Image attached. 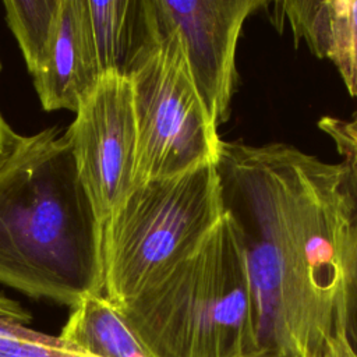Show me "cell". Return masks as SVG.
<instances>
[{
  "mask_svg": "<svg viewBox=\"0 0 357 357\" xmlns=\"http://www.w3.org/2000/svg\"><path fill=\"white\" fill-rule=\"evenodd\" d=\"M100 77L86 0H61L49 53L32 75L42 107L75 113Z\"/></svg>",
  "mask_w": 357,
  "mask_h": 357,
  "instance_id": "ba28073f",
  "label": "cell"
},
{
  "mask_svg": "<svg viewBox=\"0 0 357 357\" xmlns=\"http://www.w3.org/2000/svg\"><path fill=\"white\" fill-rule=\"evenodd\" d=\"M225 213L218 162L135 185L103 226L105 297L120 308L156 284Z\"/></svg>",
  "mask_w": 357,
  "mask_h": 357,
  "instance_id": "277c9868",
  "label": "cell"
},
{
  "mask_svg": "<svg viewBox=\"0 0 357 357\" xmlns=\"http://www.w3.org/2000/svg\"><path fill=\"white\" fill-rule=\"evenodd\" d=\"M262 357H321L357 328V174L282 142L222 141Z\"/></svg>",
  "mask_w": 357,
  "mask_h": 357,
  "instance_id": "6da1fadb",
  "label": "cell"
},
{
  "mask_svg": "<svg viewBox=\"0 0 357 357\" xmlns=\"http://www.w3.org/2000/svg\"><path fill=\"white\" fill-rule=\"evenodd\" d=\"M321 357H357V351L349 335L339 333L326 344Z\"/></svg>",
  "mask_w": 357,
  "mask_h": 357,
  "instance_id": "9a60e30c",
  "label": "cell"
},
{
  "mask_svg": "<svg viewBox=\"0 0 357 357\" xmlns=\"http://www.w3.org/2000/svg\"><path fill=\"white\" fill-rule=\"evenodd\" d=\"M1 59H0V71H1ZM17 137V132L13 130V127L8 124V121L4 119V116L0 112V160L4 158L10 146L13 145L14 139Z\"/></svg>",
  "mask_w": 357,
  "mask_h": 357,
  "instance_id": "2e32d148",
  "label": "cell"
},
{
  "mask_svg": "<svg viewBox=\"0 0 357 357\" xmlns=\"http://www.w3.org/2000/svg\"><path fill=\"white\" fill-rule=\"evenodd\" d=\"M296 43L329 60L357 98V0H283L269 3Z\"/></svg>",
  "mask_w": 357,
  "mask_h": 357,
  "instance_id": "9c48e42d",
  "label": "cell"
},
{
  "mask_svg": "<svg viewBox=\"0 0 357 357\" xmlns=\"http://www.w3.org/2000/svg\"><path fill=\"white\" fill-rule=\"evenodd\" d=\"M319 127L333 139L340 155L357 153V116L353 121L326 117L319 121Z\"/></svg>",
  "mask_w": 357,
  "mask_h": 357,
  "instance_id": "5bb4252c",
  "label": "cell"
},
{
  "mask_svg": "<svg viewBox=\"0 0 357 357\" xmlns=\"http://www.w3.org/2000/svg\"><path fill=\"white\" fill-rule=\"evenodd\" d=\"M342 156L344 158L343 160H346L354 169V172L357 174V153H343Z\"/></svg>",
  "mask_w": 357,
  "mask_h": 357,
  "instance_id": "ac0fdd59",
  "label": "cell"
},
{
  "mask_svg": "<svg viewBox=\"0 0 357 357\" xmlns=\"http://www.w3.org/2000/svg\"><path fill=\"white\" fill-rule=\"evenodd\" d=\"M59 336L91 357H155L103 293L74 304Z\"/></svg>",
  "mask_w": 357,
  "mask_h": 357,
  "instance_id": "8fae6325",
  "label": "cell"
},
{
  "mask_svg": "<svg viewBox=\"0 0 357 357\" xmlns=\"http://www.w3.org/2000/svg\"><path fill=\"white\" fill-rule=\"evenodd\" d=\"M31 315L0 310V357H91L52 336L26 326Z\"/></svg>",
  "mask_w": 357,
  "mask_h": 357,
  "instance_id": "4fadbf2b",
  "label": "cell"
},
{
  "mask_svg": "<svg viewBox=\"0 0 357 357\" xmlns=\"http://www.w3.org/2000/svg\"><path fill=\"white\" fill-rule=\"evenodd\" d=\"M81 184L103 227L134 188L137 121L128 77L103 74L64 131Z\"/></svg>",
  "mask_w": 357,
  "mask_h": 357,
  "instance_id": "8992f818",
  "label": "cell"
},
{
  "mask_svg": "<svg viewBox=\"0 0 357 357\" xmlns=\"http://www.w3.org/2000/svg\"><path fill=\"white\" fill-rule=\"evenodd\" d=\"M116 310L155 357H262L243 237L227 211L187 259Z\"/></svg>",
  "mask_w": 357,
  "mask_h": 357,
  "instance_id": "3957f363",
  "label": "cell"
},
{
  "mask_svg": "<svg viewBox=\"0 0 357 357\" xmlns=\"http://www.w3.org/2000/svg\"><path fill=\"white\" fill-rule=\"evenodd\" d=\"M86 6L102 75L130 77L158 42L145 0H86Z\"/></svg>",
  "mask_w": 357,
  "mask_h": 357,
  "instance_id": "30bf717a",
  "label": "cell"
},
{
  "mask_svg": "<svg viewBox=\"0 0 357 357\" xmlns=\"http://www.w3.org/2000/svg\"><path fill=\"white\" fill-rule=\"evenodd\" d=\"M156 45L130 74L137 121L134 187L218 162L222 138L192 82L178 38Z\"/></svg>",
  "mask_w": 357,
  "mask_h": 357,
  "instance_id": "5b68a950",
  "label": "cell"
},
{
  "mask_svg": "<svg viewBox=\"0 0 357 357\" xmlns=\"http://www.w3.org/2000/svg\"><path fill=\"white\" fill-rule=\"evenodd\" d=\"M3 6L6 21L33 75L49 53L61 0H7Z\"/></svg>",
  "mask_w": 357,
  "mask_h": 357,
  "instance_id": "7c38bea8",
  "label": "cell"
},
{
  "mask_svg": "<svg viewBox=\"0 0 357 357\" xmlns=\"http://www.w3.org/2000/svg\"><path fill=\"white\" fill-rule=\"evenodd\" d=\"M102 238L61 128L17 134L0 160V283L73 307L103 293Z\"/></svg>",
  "mask_w": 357,
  "mask_h": 357,
  "instance_id": "7a4b0ae2",
  "label": "cell"
},
{
  "mask_svg": "<svg viewBox=\"0 0 357 357\" xmlns=\"http://www.w3.org/2000/svg\"><path fill=\"white\" fill-rule=\"evenodd\" d=\"M0 310L3 311H8L13 314H18V315H28V312L14 300H10L8 297L0 294Z\"/></svg>",
  "mask_w": 357,
  "mask_h": 357,
  "instance_id": "e0dca14e",
  "label": "cell"
},
{
  "mask_svg": "<svg viewBox=\"0 0 357 357\" xmlns=\"http://www.w3.org/2000/svg\"><path fill=\"white\" fill-rule=\"evenodd\" d=\"M153 32L174 33L197 92L219 128L230 117L244 22L268 0H145ZM156 36V35H155Z\"/></svg>",
  "mask_w": 357,
  "mask_h": 357,
  "instance_id": "52a82bcc",
  "label": "cell"
}]
</instances>
